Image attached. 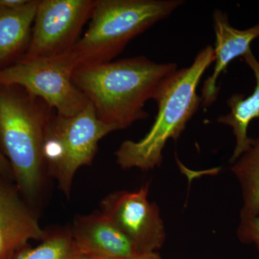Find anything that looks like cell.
<instances>
[{"instance_id":"obj_2","label":"cell","mask_w":259,"mask_h":259,"mask_svg":"<svg viewBox=\"0 0 259 259\" xmlns=\"http://www.w3.org/2000/svg\"><path fill=\"white\" fill-rule=\"evenodd\" d=\"M214 61V49L207 46L190 66L177 69L163 83L153 100L157 104L158 112L152 127L144 139L121 144L115 152L119 166L124 169L138 168L148 171L161 164L166 143L180 138L202 104L197 88Z\"/></svg>"},{"instance_id":"obj_7","label":"cell","mask_w":259,"mask_h":259,"mask_svg":"<svg viewBox=\"0 0 259 259\" xmlns=\"http://www.w3.org/2000/svg\"><path fill=\"white\" fill-rule=\"evenodd\" d=\"M95 4V0H39L31 39L22 58L51 57L71 51Z\"/></svg>"},{"instance_id":"obj_11","label":"cell","mask_w":259,"mask_h":259,"mask_svg":"<svg viewBox=\"0 0 259 259\" xmlns=\"http://www.w3.org/2000/svg\"><path fill=\"white\" fill-rule=\"evenodd\" d=\"M47 235L31 207L0 183V259L11 258L30 240L42 241Z\"/></svg>"},{"instance_id":"obj_10","label":"cell","mask_w":259,"mask_h":259,"mask_svg":"<svg viewBox=\"0 0 259 259\" xmlns=\"http://www.w3.org/2000/svg\"><path fill=\"white\" fill-rule=\"evenodd\" d=\"M213 28L215 34L214 67L211 76L204 80L202 88V107L207 110L217 100L220 88L218 80L230 63L251 51V42L259 37V23L246 30H238L230 24L228 16L221 10L213 13Z\"/></svg>"},{"instance_id":"obj_12","label":"cell","mask_w":259,"mask_h":259,"mask_svg":"<svg viewBox=\"0 0 259 259\" xmlns=\"http://www.w3.org/2000/svg\"><path fill=\"white\" fill-rule=\"evenodd\" d=\"M39 0L20 8H0V70L21 59L30 44Z\"/></svg>"},{"instance_id":"obj_5","label":"cell","mask_w":259,"mask_h":259,"mask_svg":"<svg viewBox=\"0 0 259 259\" xmlns=\"http://www.w3.org/2000/svg\"><path fill=\"white\" fill-rule=\"evenodd\" d=\"M115 131L97 118L90 103L71 117L53 115L44 139V163L47 173L68 198L76 171L92 164L100 140Z\"/></svg>"},{"instance_id":"obj_1","label":"cell","mask_w":259,"mask_h":259,"mask_svg":"<svg viewBox=\"0 0 259 259\" xmlns=\"http://www.w3.org/2000/svg\"><path fill=\"white\" fill-rule=\"evenodd\" d=\"M177 70L144 56L78 68L73 82L93 106L97 118L117 131L145 120L146 102L154 100L163 83Z\"/></svg>"},{"instance_id":"obj_13","label":"cell","mask_w":259,"mask_h":259,"mask_svg":"<svg viewBox=\"0 0 259 259\" xmlns=\"http://www.w3.org/2000/svg\"><path fill=\"white\" fill-rule=\"evenodd\" d=\"M243 60L254 74L255 87L253 93L247 97L242 94H233L227 102L230 111L218 117L217 122L230 126L236 138V146L230 161L233 163L249 149L253 140L248 136L252 121L259 119V61L250 51Z\"/></svg>"},{"instance_id":"obj_15","label":"cell","mask_w":259,"mask_h":259,"mask_svg":"<svg viewBox=\"0 0 259 259\" xmlns=\"http://www.w3.org/2000/svg\"><path fill=\"white\" fill-rule=\"evenodd\" d=\"M75 246L71 231L61 230L47 235L37 246L27 245L10 259H82Z\"/></svg>"},{"instance_id":"obj_3","label":"cell","mask_w":259,"mask_h":259,"mask_svg":"<svg viewBox=\"0 0 259 259\" xmlns=\"http://www.w3.org/2000/svg\"><path fill=\"white\" fill-rule=\"evenodd\" d=\"M52 110L20 87L0 85V145L19 190L34 203L45 184L42 148Z\"/></svg>"},{"instance_id":"obj_14","label":"cell","mask_w":259,"mask_h":259,"mask_svg":"<svg viewBox=\"0 0 259 259\" xmlns=\"http://www.w3.org/2000/svg\"><path fill=\"white\" fill-rule=\"evenodd\" d=\"M231 171L238 179L242 190V218L259 214V135L246 152L233 162Z\"/></svg>"},{"instance_id":"obj_6","label":"cell","mask_w":259,"mask_h":259,"mask_svg":"<svg viewBox=\"0 0 259 259\" xmlns=\"http://www.w3.org/2000/svg\"><path fill=\"white\" fill-rule=\"evenodd\" d=\"M76 69L71 51L51 57L21 58L0 70V85L20 87L45 102L57 115L71 117L89 103L73 82Z\"/></svg>"},{"instance_id":"obj_17","label":"cell","mask_w":259,"mask_h":259,"mask_svg":"<svg viewBox=\"0 0 259 259\" xmlns=\"http://www.w3.org/2000/svg\"><path fill=\"white\" fill-rule=\"evenodd\" d=\"M28 2V0H0V8L15 9L23 6Z\"/></svg>"},{"instance_id":"obj_19","label":"cell","mask_w":259,"mask_h":259,"mask_svg":"<svg viewBox=\"0 0 259 259\" xmlns=\"http://www.w3.org/2000/svg\"><path fill=\"white\" fill-rule=\"evenodd\" d=\"M10 169H11V167L9 162L5 158L3 152L0 151V175H5Z\"/></svg>"},{"instance_id":"obj_8","label":"cell","mask_w":259,"mask_h":259,"mask_svg":"<svg viewBox=\"0 0 259 259\" xmlns=\"http://www.w3.org/2000/svg\"><path fill=\"white\" fill-rule=\"evenodd\" d=\"M148 190L147 184L136 192H113L100 203V212L134 243L140 254L156 252L166 239L159 209L148 201Z\"/></svg>"},{"instance_id":"obj_16","label":"cell","mask_w":259,"mask_h":259,"mask_svg":"<svg viewBox=\"0 0 259 259\" xmlns=\"http://www.w3.org/2000/svg\"><path fill=\"white\" fill-rule=\"evenodd\" d=\"M237 235L242 243L254 244L259 251V214L253 218H242Z\"/></svg>"},{"instance_id":"obj_18","label":"cell","mask_w":259,"mask_h":259,"mask_svg":"<svg viewBox=\"0 0 259 259\" xmlns=\"http://www.w3.org/2000/svg\"><path fill=\"white\" fill-rule=\"evenodd\" d=\"M83 259H109V258H96V257L92 256H86L83 255ZM122 259H163L161 255L158 254L156 252H151V253H142V254H139L135 255L134 257H131V258H122Z\"/></svg>"},{"instance_id":"obj_9","label":"cell","mask_w":259,"mask_h":259,"mask_svg":"<svg viewBox=\"0 0 259 259\" xmlns=\"http://www.w3.org/2000/svg\"><path fill=\"white\" fill-rule=\"evenodd\" d=\"M70 231L81 255L122 259L140 254L134 243L101 212L75 218Z\"/></svg>"},{"instance_id":"obj_4","label":"cell","mask_w":259,"mask_h":259,"mask_svg":"<svg viewBox=\"0 0 259 259\" xmlns=\"http://www.w3.org/2000/svg\"><path fill=\"white\" fill-rule=\"evenodd\" d=\"M184 3L182 0H95L88 30L71 51L76 69L111 62L131 40Z\"/></svg>"}]
</instances>
